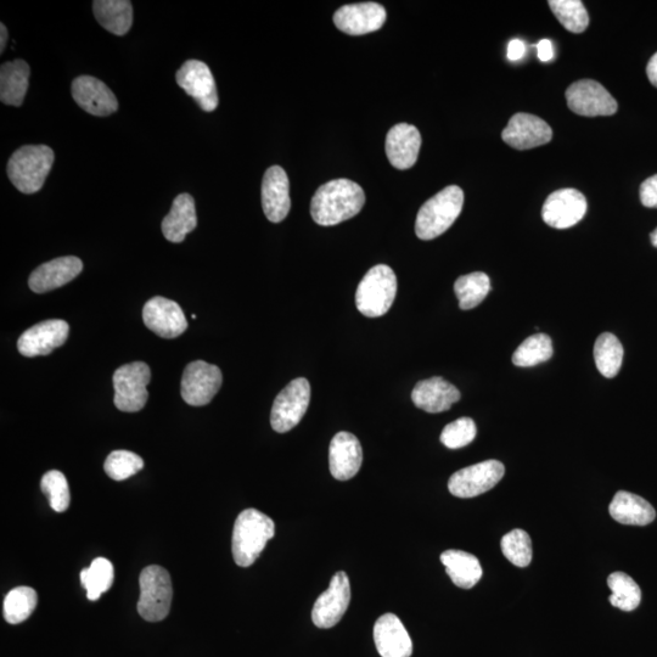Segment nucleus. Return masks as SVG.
Listing matches in <instances>:
<instances>
[{
    "mask_svg": "<svg viewBox=\"0 0 657 657\" xmlns=\"http://www.w3.org/2000/svg\"><path fill=\"white\" fill-rule=\"evenodd\" d=\"M502 552L511 564L526 567L532 561V541L524 530H513L502 538Z\"/></svg>",
    "mask_w": 657,
    "mask_h": 657,
    "instance_id": "38",
    "label": "nucleus"
},
{
    "mask_svg": "<svg viewBox=\"0 0 657 657\" xmlns=\"http://www.w3.org/2000/svg\"><path fill=\"white\" fill-rule=\"evenodd\" d=\"M442 564L445 565L447 575L457 587L471 589L476 586L482 577V567L475 555L463 550H447L441 554Z\"/></svg>",
    "mask_w": 657,
    "mask_h": 657,
    "instance_id": "29",
    "label": "nucleus"
},
{
    "mask_svg": "<svg viewBox=\"0 0 657 657\" xmlns=\"http://www.w3.org/2000/svg\"><path fill=\"white\" fill-rule=\"evenodd\" d=\"M502 138L511 148L529 150L548 144L553 138V131L546 121L521 112L511 117Z\"/></svg>",
    "mask_w": 657,
    "mask_h": 657,
    "instance_id": "19",
    "label": "nucleus"
},
{
    "mask_svg": "<svg viewBox=\"0 0 657 657\" xmlns=\"http://www.w3.org/2000/svg\"><path fill=\"white\" fill-rule=\"evenodd\" d=\"M477 434L473 419L460 418L448 424L441 434V442L447 448L459 449L470 445Z\"/></svg>",
    "mask_w": 657,
    "mask_h": 657,
    "instance_id": "41",
    "label": "nucleus"
},
{
    "mask_svg": "<svg viewBox=\"0 0 657 657\" xmlns=\"http://www.w3.org/2000/svg\"><path fill=\"white\" fill-rule=\"evenodd\" d=\"M526 53L525 43L520 41V39H513L508 46V59L510 61H518L524 58Z\"/></svg>",
    "mask_w": 657,
    "mask_h": 657,
    "instance_id": "43",
    "label": "nucleus"
},
{
    "mask_svg": "<svg viewBox=\"0 0 657 657\" xmlns=\"http://www.w3.org/2000/svg\"><path fill=\"white\" fill-rule=\"evenodd\" d=\"M143 320L146 328L164 339H176L188 329V320L181 306L161 296L145 303Z\"/></svg>",
    "mask_w": 657,
    "mask_h": 657,
    "instance_id": "14",
    "label": "nucleus"
},
{
    "mask_svg": "<svg viewBox=\"0 0 657 657\" xmlns=\"http://www.w3.org/2000/svg\"><path fill=\"white\" fill-rule=\"evenodd\" d=\"M178 86L192 97L201 110L217 109L219 99L215 77L210 67L199 60H188L177 72Z\"/></svg>",
    "mask_w": 657,
    "mask_h": 657,
    "instance_id": "12",
    "label": "nucleus"
},
{
    "mask_svg": "<svg viewBox=\"0 0 657 657\" xmlns=\"http://www.w3.org/2000/svg\"><path fill=\"white\" fill-rule=\"evenodd\" d=\"M262 207L268 221L283 222L291 209L290 182L283 167L268 168L262 182Z\"/></svg>",
    "mask_w": 657,
    "mask_h": 657,
    "instance_id": "20",
    "label": "nucleus"
},
{
    "mask_svg": "<svg viewBox=\"0 0 657 657\" xmlns=\"http://www.w3.org/2000/svg\"><path fill=\"white\" fill-rule=\"evenodd\" d=\"M623 346L615 335L604 333L599 336L594 346V359L599 373L612 379L619 374L622 367Z\"/></svg>",
    "mask_w": 657,
    "mask_h": 657,
    "instance_id": "31",
    "label": "nucleus"
},
{
    "mask_svg": "<svg viewBox=\"0 0 657 657\" xmlns=\"http://www.w3.org/2000/svg\"><path fill=\"white\" fill-rule=\"evenodd\" d=\"M608 586L611 589L610 604L622 611L636 610L642 602V591L636 581L625 572L617 571L608 578Z\"/></svg>",
    "mask_w": 657,
    "mask_h": 657,
    "instance_id": "33",
    "label": "nucleus"
},
{
    "mask_svg": "<svg viewBox=\"0 0 657 657\" xmlns=\"http://www.w3.org/2000/svg\"><path fill=\"white\" fill-rule=\"evenodd\" d=\"M397 295V278L389 266L378 265L370 269L359 283L356 306L363 316L383 317L390 311Z\"/></svg>",
    "mask_w": 657,
    "mask_h": 657,
    "instance_id": "5",
    "label": "nucleus"
},
{
    "mask_svg": "<svg viewBox=\"0 0 657 657\" xmlns=\"http://www.w3.org/2000/svg\"><path fill=\"white\" fill-rule=\"evenodd\" d=\"M37 593L30 587L11 589L4 599V619L10 625H19L32 615L37 606Z\"/></svg>",
    "mask_w": 657,
    "mask_h": 657,
    "instance_id": "36",
    "label": "nucleus"
},
{
    "mask_svg": "<svg viewBox=\"0 0 657 657\" xmlns=\"http://www.w3.org/2000/svg\"><path fill=\"white\" fill-rule=\"evenodd\" d=\"M587 200L576 189H560L544 202L542 217L549 227L567 229L576 226L586 215Z\"/></svg>",
    "mask_w": 657,
    "mask_h": 657,
    "instance_id": "15",
    "label": "nucleus"
},
{
    "mask_svg": "<svg viewBox=\"0 0 657 657\" xmlns=\"http://www.w3.org/2000/svg\"><path fill=\"white\" fill-rule=\"evenodd\" d=\"M611 518L623 525L647 526L656 518V511L648 501L637 494L620 491L610 504Z\"/></svg>",
    "mask_w": 657,
    "mask_h": 657,
    "instance_id": "27",
    "label": "nucleus"
},
{
    "mask_svg": "<svg viewBox=\"0 0 657 657\" xmlns=\"http://www.w3.org/2000/svg\"><path fill=\"white\" fill-rule=\"evenodd\" d=\"M72 98L93 116L105 117L119 109V100L104 82L93 76H80L72 82Z\"/></svg>",
    "mask_w": 657,
    "mask_h": 657,
    "instance_id": "18",
    "label": "nucleus"
},
{
    "mask_svg": "<svg viewBox=\"0 0 657 657\" xmlns=\"http://www.w3.org/2000/svg\"><path fill=\"white\" fill-rule=\"evenodd\" d=\"M364 204L361 185L350 179H335L318 188L311 202V215L319 226H336L357 216Z\"/></svg>",
    "mask_w": 657,
    "mask_h": 657,
    "instance_id": "1",
    "label": "nucleus"
},
{
    "mask_svg": "<svg viewBox=\"0 0 657 657\" xmlns=\"http://www.w3.org/2000/svg\"><path fill=\"white\" fill-rule=\"evenodd\" d=\"M42 492L46 494L50 507L56 513H64L69 508L71 494L66 477L58 470L49 471L42 477Z\"/></svg>",
    "mask_w": 657,
    "mask_h": 657,
    "instance_id": "40",
    "label": "nucleus"
},
{
    "mask_svg": "<svg viewBox=\"0 0 657 657\" xmlns=\"http://www.w3.org/2000/svg\"><path fill=\"white\" fill-rule=\"evenodd\" d=\"M69 333L70 327L65 320L49 319L26 330L18 341V350L28 358L47 356L65 344Z\"/></svg>",
    "mask_w": 657,
    "mask_h": 657,
    "instance_id": "16",
    "label": "nucleus"
},
{
    "mask_svg": "<svg viewBox=\"0 0 657 657\" xmlns=\"http://www.w3.org/2000/svg\"><path fill=\"white\" fill-rule=\"evenodd\" d=\"M82 586L86 588L87 598L91 602L98 600L103 593L108 592L114 583V566L105 558L93 560L88 569L81 572Z\"/></svg>",
    "mask_w": 657,
    "mask_h": 657,
    "instance_id": "35",
    "label": "nucleus"
},
{
    "mask_svg": "<svg viewBox=\"0 0 657 657\" xmlns=\"http://www.w3.org/2000/svg\"><path fill=\"white\" fill-rule=\"evenodd\" d=\"M647 75L650 83L657 88V53L649 61Z\"/></svg>",
    "mask_w": 657,
    "mask_h": 657,
    "instance_id": "45",
    "label": "nucleus"
},
{
    "mask_svg": "<svg viewBox=\"0 0 657 657\" xmlns=\"http://www.w3.org/2000/svg\"><path fill=\"white\" fill-rule=\"evenodd\" d=\"M640 201L648 209H657V174L648 178L640 187Z\"/></svg>",
    "mask_w": 657,
    "mask_h": 657,
    "instance_id": "42",
    "label": "nucleus"
},
{
    "mask_svg": "<svg viewBox=\"0 0 657 657\" xmlns=\"http://www.w3.org/2000/svg\"><path fill=\"white\" fill-rule=\"evenodd\" d=\"M421 136L418 128L400 123L387 133L385 149L391 165L397 170H408L418 160Z\"/></svg>",
    "mask_w": 657,
    "mask_h": 657,
    "instance_id": "23",
    "label": "nucleus"
},
{
    "mask_svg": "<svg viewBox=\"0 0 657 657\" xmlns=\"http://www.w3.org/2000/svg\"><path fill=\"white\" fill-rule=\"evenodd\" d=\"M504 474L505 468L501 462L486 460L453 474L448 482V490L458 498H474L492 490Z\"/></svg>",
    "mask_w": 657,
    "mask_h": 657,
    "instance_id": "9",
    "label": "nucleus"
},
{
    "mask_svg": "<svg viewBox=\"0 0 657 657\" xmlns=\"http://www.w3.org/2000/svg\"><path fill=\"white\" fill-rule=\"evenodd\" d=\"M55 155L47 145H25L11 155L7 172L19 192L35 194L43 188L54 165Z\"/></svg>",
    "mask_w": 657,
    "mask_h": 657,
    "instance_id": "3",
    "label": "nucleus"
},
{
    "mask_svg": "<svg viewBox=\"0 0 657 657\" xmlns=\"http://www.w3.org/2000/svg\"><path fill=\"white\" fill-rule=\"evenodd\" d=\"M95 19L106 31L115 36H125L133 24V7L128 0H95Z\"/></svg>",
    "mask_w": 657,
    "mask_h": 657,
    "instance_id": "30",
    "label": "nucleus"
},
{
    "mask_svg": "<svg viewBox=\"0 0 657 657\" xmlns=\"http://www.w3.org/2000/svg\"><path fill=\"white\" fill-rule=\"evenodd\" d=\"M30 66L24 60L9 61L0 67V100L5 105L21 106L24 103Z\"/></svg>",
    "mask_w": 657,
    "mask_h": 657,
    "instance_id": "28",
    "label": "nucleus"
},
{
    "mask_svg": "<svg viewBox=\"0 0 657 657\" xmlns=\"http://www.w3.org/2000/svg\"><path fill=\"white\" fill-rule=\"evenodd\" d=\"M351 586L345 572H338L331 578L330 586L317 599L312 610L314 625L322 630L338 625L350 605Z\"/></svg>",
    "mask_w": 657,
    "mask_h": 657,
    "instance_id": "13",
    "label": "nucleus"
},
{
    "mask_svg": "<svg viewBox=\"0 0 657 657\" xmlns=\"http://www.w3.org/2000/svg\"><path fill=\"white\" fill-rule=\"evenodd\" d=\"M0 53H3L8 42V30L4 24L0 25Z\"/></svg>",
    "mask_w": 657,
    "mask_h": 657,
    "instance_id": "46",
    "label": "nucleus"
},
{
    "mask_svg": "<svg viewBox=\"0 0 657 657\" xmlns=\"http://www.w3.org/2000/svg\"><path fill=\"white\" fill-rule=\"evenodd\" d=\"M464 193L457 185L441 190L426 201L418 212L415 233L421 240H432L446 233L463 210Z\"/></svg>",
    "mask_w": 657,
    "mask_h": 657,
    "instance_id": "4",
    "label": "nucleus"
},
{
    "mask_svg": "<svg viewBox=\"0 0 657 657\" xmlns=\"http://www.w3.org/2000/svg\"><path fill=\"white\" fill-rule=\"evenodd\" d=\"M650 238H651V244H653L657 249V228L654 230L653 233H651Z\"/></svg>",
    "mask_w": 657,
    "mask_h": 657,
    "instance_id": "47",
    "label": "nucleus"
},
{
    "mask_svg": "<svg viewBox=\"0 0 657 657\" xmlns=\"http://www.w3.org/2000/svg\"><path fill=\"white\" fill-rule=\"evenodd\" d=\"M223 376L216 365L204 361L188 364L182 378V397L193 407L209 404L221 390Z\"/></svg>",
    "mask_w": 657,
    "mask_h": 657,
    "instance_id": "10",
    "label": "nucleus"
},
{
    "mask_svg": "<svg viewBox=\"0 0 657 657\" xmlns=\"http://www.w3.org/2000/svg\"><path fill=\"white\" fill-rule=\"evenodd\" d=\"M139 615L148 622L165 620L171 609V576L164 567L151 565L140 574Z\"/></svg>",
    "mask_w": 657,
    "mask_h": 657,
    "instance_id": "6",
    "label": "nucleus"
},
{
    "mask_svg": "<svg viewBox=\"0 0 657 657\" xmlns=\"http://www.w3.org/2000/svg\"><path fill=\"white\" fill-rule=\"evenodd\" d=\"M363 463L361 442L350 432H339L331 440L329 449L330 473L339 481L351 480Z\"/></svg>",
    "mask_w": 657,
    "mask_h": 657,
    "instance_id": "21",
    "label": "nucleus"
},
{
    "mask_svg": "<svg viewBox=\"0 0 657 657\" xmlns=\"http://www.w3.org/2000/svg\"><path fill=\"white\" fill-rule=\"evenodd\" d=\"M565 95L567 105L577 115L595 117L616 114V100L598 82L583 80L572 83Z\"/></svg>",
    "mask_w": 657,
    "mask_h": 657,
    "instance_id": "11",
    "label": "nucleus"
},
{
    "mask_svg": "<svg viewBox=\"0 0 657 657\" xmlns=\"http://www.w3.org/2000/svg\"><path fill=\"white\" fill-rule=\"evenodd\" d=\"M374 642L381 657H411L413 642L396 615L385 614L375 622Z\"/></svg>",
    "mask_w": 657,
    "mask_h": 657,
    "instance_id": "24",
    "label": "nucleus"
},
{
    "mask_svg": "<svg viewBox=\"0 0 657 657\" xmlns=\"http://www.w3.org/2000/svg\"><path fill=\"white\" fill-rule=\"evenodd\" d=\"M491 291V280L482 272L463 275L454 284V292L463 311L473 310L480 305Z\"/></svg>",
    "mask_w": 657,
    "mask_h": 657,
    "instance_id": "32",
    "label": "nucleus"
},
{
    "mask_svg": "<svg viewBox=\"0 0 657 657\" xmlns=\"http://www.w3.org/2000/svg\"><path fill=\"white\" fill-rule=\"evenodd\" d=\"M412 400L415 407L431 414H437L451 409L453 404L460 400V392L447 380L435 376V378L419 381L415 385Z\"/></svg>",
    "mask_w": 657,
    "mask_h": 657,
    "instance_id": "25",
    "label": "nucleus"
},
{
    "mask_svg": "<svg viewBox=\"0 0 657 657\" xmlns=\"http://www.w3.org/2000/svg\"><path fill=\"white\" fill-rule=\"evenodd\" d=\"M311 402V385L305 378L292 380L275 398L271 424L274 431L285 434L300 424Z\"/></svg>",
    "mask_w": 657,
    "mask_h": 657,
    "instance_id": "8",
    "label": "nucleus"
},
{
    "mask_svg": "<svg viewBox=\"0 0 657 657\" xmlns=\"http://www.w3.org/2000/svg\"><path fill=\"white\" fill-rule=\"evenodd\" d=\"M548 4L567 31L582 33L587 30L588 11L580 0H550Z\"/></svg>",
    "mask_w": 657,
    "mask_h": 657,
    "instance_id": "37",
    "label": "nucleus"
},
{
    "mask_svg": "<svg viewBox=\"0 0 657 657\" xmlns=\"http://www.w3.org/2000/svg\"><path fill=\"white\" fill-rule=\"evenodd\" d=\"M82 271L83 262L78 257L55 258L35 269L28 279V285L33 292L46 294L72 282Z\"/></svg>",
    "mask_w": 657,
    "mask_h": 657,
    "instance_id": "22",
    "label": "nucleus"
},
{
    "mask_svg": "<svg viewBox=\"0 0 657 657\" xmlns=\"http://www.w3.org/2000/svg\"><path fill=\"white\" fill-rule=\"evenodd\" d=\"M537 53L539 60L543 61V63H548V61L553 60V43L550 42L549 39H543V41L537 44Z\"/></svg>",
    "mask_w": 657,
    "mask_h": 657,
    "instance_id": "44",
    "label": "nucleus"
},
{
    "mask_svg": "<svg viewBox=\"0 0 657 657\" xmlns=\"http://www.w3.org/2000/svg\"><path fill=\"white\" fill-rule=\"evenodd\" d=\"M275 525L269 516L256 509H246L234 524L232 552L235 563L249 567L260 558L274 537Z\"/></svg>",
    "mask_w": 657,
    "mask_h": 657,
    "instance_id": "2",
    "label": "nucleus"
},
{
    "mask_svg": "<svg viewBox=\"0 0 657 657\" xmlns=\"http://www.w3.org/2000/svg\"><path fill=\"white\" fill-rule=\"evenodd\" d=\"M196 226L198 217L193 196L187 193L178 195L173 201L170 213L162 221V233L171 243H183Z\"/></svg>",
    "mask_w": 657,
    "mask_h": 657,
    "instance_id": "26",
    "label": "nucleus"
},
{
    "mask_svg": "<svg viewBox=\"0 0 657 657\" xmlns=\"http://www.w3.org/2000/svg\"><path fill=\"white\" fill-rule=\"evenodd\" d=\"M387 19L383 5L374 2L344 5L334 15V24L350 36L368 35L380 30Z\"/></svg>",
    "mask_w": 657,
    "mask_h": 657,
    "instance_id": "17",
    "label": "nucleus"
},
{
    "mask_svg": "<svg viewBox=\"0 0 657 657\" xmlns=\"http://www.w3.org/2000/svg\"><path fill=\"white\" fill-rule=\"evenodd\" d=\"M112 380H114V402L117 409L126 413L142 411L149 398L146 390L151 380L149 365L143 362L122 365L116 370Z\"/></svg>",
    "mask_w": 657,
    "mask_h": 657,
    "instance_id": "7",
    "label": "nucleus"
},
{
    "mask_svg": "<svg viewBox=\"0 0 657 657\" xmlns=\"http://www.w3.org/2000/svg\"><path fill=\"white\" fill-rule=\"evenodd\" d=\"M552 339L546 334H536L527 338L514 352L513 363L516 367L530 368L549 361L553 357Z\"/></svg>",
    "mask_w": 657,
    "mask_h": 657,
    "instance_id": "34",
    "label": "nucleus"
},
{
    "mask_svg": "<svg viewBox=\"0 0 657 657\" xmlns=\"http://www.w3.org/2000/svg\"><path fill=\"white\" fill-rule=\"evenodd\" d=\"M144 468L143 459L129 451H114L109 454L104 464L106 475L115 481L129 479Z\"/></svg>",
    "mask_w": 657,
    "mask_h": 657,
    "instance_id": "39",
    "label": "nucleus"
}]
</instances>
